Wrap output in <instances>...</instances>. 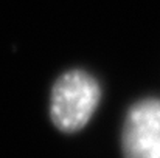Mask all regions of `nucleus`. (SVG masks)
Returning a JSON list of instances; mask_svg holds the SVG:
<instances>
[{"instance_id":"nucleus-1","label":"nucleus","mask_w":160,"mask_h":158,"mask_svg":"<svg viewBox=\"0 0 160 158\" xmlns=\"http://www.w3.org/2000/svg\"><path fill=\"white\" fill-rule=\"evenodd\" d=\"M100 99V84L90 73L84 70L65 71L58 78L52 90V121L62 132H78L90 121Z\"/></svg>"},{"instance_id":"nucleus-2","label":"nucleus","mask_w":160,"mask_h":158,"mask_svg":"<svg viewBox=\"0 0 160 158\" xmlns=\"http://www.w3.org/2000/svg\"><path fill=\"white\" fill-rule=\"evenodd\" d=\"M124 158H160V99L146 98L132 105L121 132Z\"/></svg>"}]
</instances>
